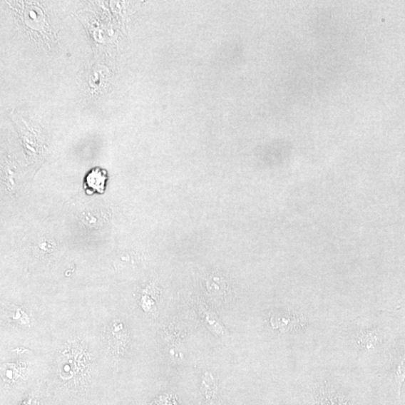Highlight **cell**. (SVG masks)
<instances>
[{"label":"cell","instance_id":"cell-3","mask_svg":"<svg viewBox=\"0 0 405 405\" xmlns=\"http://www.w3.org/2000/svg\"><path fill=\"white\" fill-rule=\"evenodd\" d=\"M13 405H51L46 387H31Z\"/></svg>","mask_w":405,"mask_h":405},{"label":"cell","instance_id":"cell-4","mask_svg":"<svg viewBox=\"0 0 405 405\" xmlns=\"http://www.w3.org/2000/svg\"><path fill=\"white\" fill-rule=\"evenodd\" d=\"M12 312L11 319L13 322L19 324L28 325L31 322V317L26 310L21 308L11 310Z\"/></svg>","mask_w":405,"mask_h":405},{"label":"cell","instance_id":"cell-2","mask_svg":"<svg viewBox=\"0 0 405 405\" xmlns=\"http://www.w3.org/2000/svg\"><path fill=\"white\" fill-rule=\"evenodd\" d=\"M108 180V175L106 170L99 168H94L85 178L84 190L88 195L103 194L106 190Z\"/></svg>","mask_w":405,"mask_h":405},{"label":"cell","instance_id":"cell-1","mask_svg":"<svg viewBox=\"0 0 405 405\" xmlns=\"http://www.w3.org/2000/svg\"><path fill=\"white\" fill-rule=\"evenodd\" d=\"M106 348L112 357L118 358L125 354L130 337L123 322L118 319L108 324L103 331Z\"/></svg>","mask_w":405,"mask_h":405}]
</instances>
